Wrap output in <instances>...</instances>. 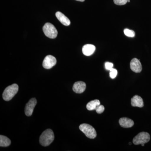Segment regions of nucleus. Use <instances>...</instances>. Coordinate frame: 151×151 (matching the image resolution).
<instances>
[{
	"mask_svg": "<svg viewBox=\"0 0 151 151\" xmlns=\"http://www.w3.org/2000/svg\"><path fill=\"white\" fill-rule=\"evenodd\" d=\"M54 139V134L53 131L50 129H47L42 133L40 137V143L44 147L50 145Z\"/></svg>",
	"mask_w": 151,
	"mask_h": 151,
	"instance_id": "obj_1",
	"label": "nucleus"
},
{
	"mask_svg": "<svg viewBox=\"0 0 151 151\" xmlns=\"http://www.w3.org/2000/svg\"><path fill=\"white\" fill-rule=\"evenodd\" d=\"M19 90V86L16 84H12L6 88L3 93V98L5 101L12 100Z\"/></svg>",
	"mask_w": 151,
	"mask_h": 151,
	"instance_id": "obj_2",
	"label": "nucleus"
},
{
	"mask_svg": "<svg viewBox=\"0 0 151 151\" xmlns=\"http://www.w3.org/2000/svg\"><path fill=\"white\" fill-rule=\"evenodd\" d=\"M79 129L89 139H93L97 136L96 130L91 125L86 124H83L80 125Z\"/></svg>",
	"mask_w": 151,
	"mask_h": 151,
	"instance_id": "obj_3",
	"label": "nucleus"
},
{
	"mask_svg": "<svg viewBox=\"0 0 151 151\" xmlns=\"http://www.w3.org/2000/svg\"><path fill=\"white\" fill-rule=\"evenodd\" d=\"M43 31L45 36L50 38H55L57 36V30L54 26L50 23H47L44 25Z\"/></svg>",
	"mask_w": 151,
	"mask_h": 151,
	"instance_id": "obj_4",
	"label": "nucleus"
},
{
	"mask_svg": "<svg viewBox=\"0 0 151 151\" xmlns=\"http://www.w3.org/2000/svg\"><path fill=\"white\" fill-rule=\"evenodd\" d=\"M150 139V136L148 133L142 132L139 133L133 139V143L135 145H142L148 142Z\"/></svg>",
	"mask_w": 151,
	"mask_h": 151,
	"instance_id": "obj_5",
	"label": "nucleus"
},
{
	"mask_svg": "<svg viewBox=\"0 0 151 151\" xmlns=\"http://www.w3.org/2000/svg\"><path fill=\"white\" fill-rule=\"evenodd\" d=\"M55 58L51 55H48L44 59L42 65L45 69H50L56 64Z\"/></svg>",
	"mask_w": 151,
	"mask_h": 151,
	"instance_id": "obj_6",
	"label": "nucleus"
},
{
	"mask_svg": "<svg viewBox=\"0 0 151 151\" xmlns=\"http://www.w3.org/2000/svg\"><path fill=\"white\" fill-rule=\"evenodd\" d=\"M37 103L36 99L35 98H32L28 102L25 108V113L27 116L32 115L34 109Z\"/></svg>",
	"mask_w": 151,
	"mask_h": 151,
	"instance_id": "obj_7",
	"label": "nucleus"
},
{
	"mask_svg": "<svg viewBox=\"0 0 151 151\" xmlns=\"http://www.w3.org/2000/svg\"><path fill=\"white\" fill-rule=\"evenodd\" d=\"M130 68L132 71L135 73H140L142 71V67L140 61L137 58H134L130 62Z\"/></svg>",
	"mask_w": 151,
	"mask_h": 151,
	"instance_id": "obj_8",
	"label": "nucleus"
},
{
	"mask_svg": "<svg viewBox=\"0 0 151 151\" xmlns=\"http://www.w3.org/2000/svg\"><path fill=\"white\" fill-rule=\"evenodd\" d=\"M86 84L83 81H78L76 82L73 85V90L74 92L78 94H81L85 91Z\"/></svg>",
	"mask_w": 151,
	"mask_h": 151,
	"instance_id": "obj_9",
	"label": "nucleus"
},
{
	"mask_svg": "<svg viewBox=\"0 0 151 151\" xmlns=\"http://www.w3.org/2000/svg\"><path fill=\"white\" fill-rule=\"evenodd\" d=\"M131 105L133 107L142 108L144 106L142 98L137 95H135L131 99Z\"/></svg>",
	"mask_w": 151,
	"mask_h": 151,
	"instance_id": "obj_10",
	"label": "nucleus"
},
{
	"mask_svg": "<svg viewBox=\"0 0 151 151\" xmlns=\"http://www.w3.org/2000/svg\"><path fill=\"white\" fill-rule=\"evenodd\" d=\"M96 47L92 44H86L82 47V52L86 56H90L95 51Z\"/></svg>",
	"mask_w": 151,
	"mask_h": 151,
	"instance_id": "obj_11",
	"label": "nucleus"
},
{
	"mask_svg": "<svg viewBox=\"0 0 151 151\" xmlns=\"http://www.w3.org/2000/svg\"><path fill=\"white\" fill-rule=\"evenodd\" d=\"M120 126L124 128L132 127L134 125V122L132 119L127 118H121L119 120Z\"/></svg>",
	"mask_w": 151,
	"mask_h": 151,
	"instance_id": "obj_12",
	"label": "nucleus"
},
{
	"mask_svg": "<svg viewBox=\"0 0 151 151\" xmlns=\"http://www.w3.org/2000/svg\"><path fill=\"white\" fill-rule=\"evenodd\" d=\"M55 16H56L57 18L58 19V20L63 24L66 26H69L70 24V20L68 19V18L65 16V15L63 14L62 13L60 12H57L56 14H55Z\"/></svg>",
	"mask_w": 151,
	"mask_h": 151,
	"instance_id": "obj_13",
	"label": "nucleus"
},
{
	"mask_svg": "<svg viewBox=\"0 0 151 151\" xmlns=\"http://www.w3.org/2000/svg\"><path fill=\"white\" fill-rule=\"evenodd\" d=\"M100 105V100H92L87 103L86 105V108L89 111L95 110L97 106Z\"/></svg>",
	"mask_w": 151,
	"mask_h": 151,
	"instance_id": "obj_14",
	"label": "nucleus"
},
{
	"mask_svg": "<svg viewBox=\"0 0 151 151\" xmlns=\"http://www.w3.org/2000/svg\"><path fill=\"white\" fill-rule=\"evenodd\" d=\"M11 144V141L8 138L3 135L0 136V146L1 147H8Z\"/></svg>",
	"mask_w": 151,
	"mask_h": 151,
	"instance_id": "obj_15",
	"label": "nucleus"
},
{
	"mask_svg": "<svg viewBox=\"0 0 151 151\" xmlns=\"http://www.w3.org/2000/svg\"><path fill=\"white\" fill-rule=\"evenodd\" d=\"M124 33L125 35L128 37H134L135 35V32L134 31L128 29H125L124 30Z\"/></svg>",
	"mask_w": 151,
	"mask_h": 151,
	"instance_id": "obj_16",
	"label": "nucleus"
},
{
	"mask_svg": "<svg viewBox=\"0 0 151 151\" xmlns=\"http://www.w3.org/2000/svg\"><path fill=\"white\" fill-rule=\"evenodd\" d=\"M118 74V71L115 68H112L110 70V77L112 78H116Z\"/></svg>",
	"mask_w": 151,
	"mask_h": 151,
	"instance_id": "obj_17",
	"label": "nucleus"
},
{
	"mask_svg": "<svg viewBox=\"0 0 151 151\" xmlns=\"http://www.w3.org/2000/svg\"><path fill=\"white\" fill-rule=\"evenodd\" d=\"M115 4L117 5H124L128 2V0H113Z\"/></svg>",
	"mask_w": 151,
	"mask_h": 151,
	"instance_id": "obj_18",
	"label": "nucleus"
},
{
	"mask_svg": "<svg viewBox=\"0 0 151 151\" xmlns=\"http://www.w3.org/2000/svg\"><path fill=\"white\" fill-rule=\"evenodd\" d=\"M104 110H105V107L103 105H98L95 109V111L98 114H101L103 113Z\"/></svg>",
	"mask_w": 151,
	"mask_h": 151,
	"instance_id": "obj_19",
	"label": "nucleus"
},
{
	"mask_svg": "<svg viewBox=\"0 0 151 151\" xmlns=\"http://www.w3.org/2000/svg\"><path fill=\"white\" fill-rule=\"evenodd\" d=\"M113 64L111 62H106L105 63V67L106 70H111L112 68H113Z\"/></svg>",
	"mask_w": 151,
	"mask_h": 151,
	"instance_id": "obj_20",
	"label": "nucleus"
},
{
	"mask_svg": "<svg viewBox=\"0 0 151 151\" xmlns=\"http://www.w3.org/2000/svg\"><path fill=\"white\" fill-rule=\"evenodd\" d=\"M77 1H79L84 2L85 0H76Z\"/></svg>",
	"mask_w": 151,
	"mask_h": 151,
	"instance_id": "obj_21",
	"label": "nucleus"
},
{
	"mask_svg": "<svg viewBox=\"0 0 151 151\" xmlns=\"http://www.w3.org/2000/svg\"><path fill=\"white\" fill-rule=\"evenodd\" d=\"M142 145V146H143H143H145V144H142V145Z\"/></svg>",
	"mask_w": 151,
	"mask_h": 151,
	"instance_id": "obj_22",
	"label": "nucleus"
},
{
	"mask_svg": "<svg viewBox=\"0 0 151 151\" xmlns=\"http://www.w3.org/2000/svg\"><path fill=\"white\" fill-rule=\"evenodd\" d=\"M130 0H128V2H130Z\"/></svg>",
	"mask_w": 151,
	"mask_h": 151,
	"instance_id": "obj_23",
	"label": "nucleus"
},
{
	"mask_svg": "<svg viewBox=\"0 0 151 151\" xmlns=\"http://www.w3.org/2000/svg\"><path fill=\"white\" fill-rule=\"evenodd\" d=\"M129 145H132V143H131V142H129Z\"/></svg>",
	"mask_w": 151,
	"mask_h": 151,
	"instance_id": "obj_24",
	"label": "nucleus"
}]
</instances>
